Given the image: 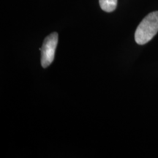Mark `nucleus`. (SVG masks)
<instances>
[{"instance_id": "obj_1", "label": "nucleus", "mask_w": 158, "mask_h": 158, "mask_svg": "<svg viewBox=\"0 0 158 158\" xmlns=\"http://www.w3.org/2000/svg\"><path fill=\"white\" fill-rule=\"evenodd\" d=\"M158 32V11L148 14L138 26L135 33V40L139 45L149 42Z\"/></svg>"}, {"instance_id": "obj_2", "label": "nucleus", "mask_w": 158, "mask_h": 158, "mask_svg": "<svg viewBox=\"0 0 158 158\" xmlns=\"http://www.w3.org/2000/svg\"><path fill=\"white\" fill-rule=\"evenodd\" d=\"M58 43V34L53 32L45 37L43 45L40 50L41 51V65L43 68H48L54 59L55 51Z\"/></svg>"}, {"instance_id": "obj_3", "label": "nucleus", "mask_w": 158, "mask_h": 158, "mask_svg": "<svg viewBox=\"0 0 158 158\" xmlns=\"http://www.w3.org/2000/svg\"><path fill=\"white\" fill-rule=\"evenodd\" d=\"M99 3L102 10L110 13L116 9L117 0H99Z\"/></svg>"}]
</instances>
